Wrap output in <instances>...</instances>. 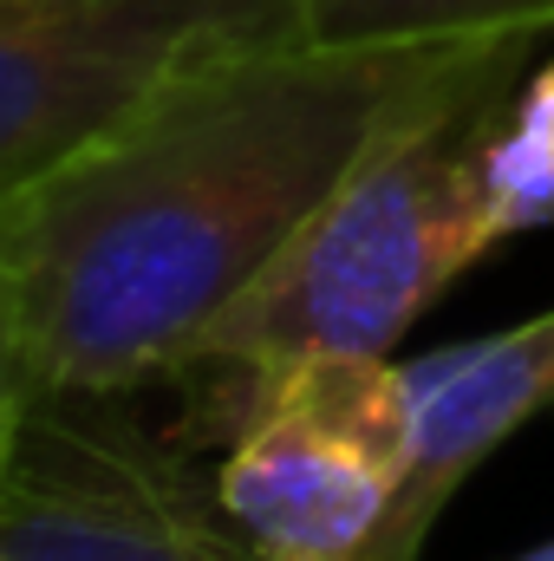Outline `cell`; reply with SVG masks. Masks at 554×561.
Returning <instances> with one entry per match:
<instances>
[{"label": "cell", "instance_id": "obj_1", "mask_svg": "<svg viewBox=\"0 0 554 561\" xmlns=\"http://www.w3.org/2000/svg\"><path fill=\"white\" fill-rule=\"evenodd\" d=\"M522 39H280L0 190V392L183 366L379 144Z\"/></svg>", "mask_w": 554, "mask_h": 561}, {"label": "cell", "instance_id": "obj_2", "mask_svg": "<svg viewBox=\"0 0 554 561\" xmlns=\"http://www.w3.org/2000/svg\"><path fill=\"white\" fill-rule=\"evenodd\" d=\"M529 46L535 39L509 46L489 72L399 125L268 262V275L209 320L189 359L392 353L417 313L503 242L489 163L529 85Z\"/></svg>", "mask_w": 554, "mask_h": 561}, {"label": "cell", "instance_id": "obj_3", "mask_svg": "<svg viewBox=\"0 0 554 561\" xmlns=\"http://www.w3.org/2000/svg\"><path fill=\"white\" fill-rule=\"evenodd\" d=\"M216 450L262 561H379L412 477V386L385 353L183 359L157 373Z\"/></svg>", "mask_w": 554, "mask_h": 561}, {"label": "cell", "instance_id": "obj_4", "mask_svg": "<svg viewBox=\"0 0 554 561\" xmlns=\"http://www.w3.org/2000/svg\"><path fill=\"white\" fill-rule=\"evenodd\" d=\"M138 392H0V561H262L216 450Z\"/></svg>", "mask_w": 554, "mask_h": 561}, {"label": "cell", "instance_id": "obj_5", "mask_svg": "<svg viewBox=\"0 0 554 561\" xmlns=\"http://www.w3.org/2000/svg\"><path fill=\"white\" fill-rule=\"evenodd\" d=\"M280 39H307V0H0V190L163 85Z\"/></svg>", "mask_w": 554, "mask_h": 561}, {"label": "cell", "instance_id": "obj_6", "mask_svg": "<svg viewBox=\"0 0 554 561\" xmlns=\"http://www.w3.org/2000/svg\"><path fill=\"white\" fill-rule=\"evenodd\" d=\"M412 386V477L405 496L392 510V529L379 542V561H417L443 503L457 496V483L503 450L522 424L554 412V307L470 340V346H443L405 366Z\"/></svg>", "mask_w": 554, "mask_h": 561}, {"label": "cell", "instance_id": "obj_7", "mask_svg": "<svg viewBox=\"0 0 554 561\" xmlns=\"http://www.w3.org/2000/svg\"><path fill=\"white\" fill-rule=\"evenodd\" d=\"M554 0H307V39H509L549 33Z\"/></svg>", "mask_w": 554, "mask_h": 561}, {"label": "cell", "instance_id": "obj_8", "mask_svg": "<svg viewBox=\"0 0 554 561\" xmlns=\"http://www.w3.org/2000/svg\"><path fill=\"white\" fill-rule=\"evenodd\" d=\"M496 216L503 236L554 222V66L535 72L496 138Z\"/></svg>", "mask_w": 554, "mask_h": 561}, {"label": "cell", "instance_id": "obj_9", "mask_svg": "<svg viewBox=\"0 0 554 561\" xmlns=\"http://www.w3.org/2000/svg\"><path fill=\"white\" fill-rule=\"evenodd\" d=\"M509 561H554V542H542V549H522V556H509Z\"/></svg>", "mask_w": 554, "mask_h": 561}]
</instances>
